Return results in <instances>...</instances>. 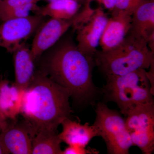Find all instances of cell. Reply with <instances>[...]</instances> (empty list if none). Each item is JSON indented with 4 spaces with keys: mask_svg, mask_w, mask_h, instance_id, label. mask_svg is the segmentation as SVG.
<instances>
[{
    "mask_svg": "<svg viewBox=\"0 0 154 154\" xmlns=\"http://www.w3.org/2000/svg\"><path fill=\"white\" fill-rule=\"evenodd\" d=\"M90 1L92 2L93 1H96V2H98L99 3H100V1H101V0H90Z\"/></svg>",
    "mask_w": 154,
    "mask_h": 154,
    "instance_id": "cell-26",
    "label": "cell"
},
{
    "mask_svg": "<svg viewBox=\"0 0 154 154\" xmlns=\"http://www.w3.org/2000/svg\"><path fill=\"white\" fill-rule=\"evenodd\" d=\"M40 1H41V0H40ZM45 1H48V2H52V1H54V0H45Z\"/></svg>",
    "mask_w": 154,
    "mask_h": 154,
    "instance_id": "cell-27",
    "label": "cell"
},
{
    "mask_svg": "<svg viewBox=\"0 0 154 154\" xmlns=\"http://www.w3.org/2000/svg\"><path fill=\"white\" fill-rule=\"evenodd\" d=\"M129 33L146 42L154 33V0H144L135 9L131 15Z\"/></svg>",
    "mask_w": 154,
    "mask_h": 154,
    "instance_id": "cell-14",
    "label": "cell"
},
{
    "mask_svg": "<svg viewBox=\"0 0 154 154\" xmlns=\"http://www.w3.org/2000/svg\"><path fill=\"white\" fill-rule=\"evenodd\" d=\"M144 0H129L132 13L135 9Z\"/></svg>",
    "mask_w": 154,
    "mask_h": 154,
    "instance_id": "cell-22",
    "label": "cell"
},
{
    "mask_svg": "<svg viewBox=\"0 0 154 154\" xmlns=\"http://www.w3.org/2000/svg\"><path fill=\"white\" fill-rule=\"evenodd\" d=\"M8 124L7 119L4 118L0 113V132L5 128Z\"/></svg>",
    "mask_w": 154,
    "mask_h": 154,
    "instance_id": "cell-23",
    "label": "cell"
},
{
    "mask_svg": "<svg viewBox=\"0 0 154 154\" xmlns=\"http://www.w3.org/2000/svg\"><path fill=\"white\" fill-rule=\"evenodd\" d=\"M70 97L67 89L40 70L24 91L20 113L36 133L42 129L57 131L62 122L70 118Z\"/></svg>",
    "mask_w": 154,
    "mask_h": 154,
    "instance_id": "cell-2",
    "label": "cell"
},
{
    "mask_svg": "<svg viewBox=\"0 0 154 154\" xmlns=\"http://www.w3.org/2000/svg\"><path fill=\"white\" fill-rule=\"evenodd\" d=\"M78 2H79L80 3H81L82 5H84L85 3L86 2L88 1V0H76Z\"/></svg>",
    "mask_w": 154,
    "mask_h": 154,
    "instance_id": "cell-24",
    "label": "cell"
},
{
    "mask_svg": "<svg viewBox=\"0 0 154 154\" xmlns=\"http://www.w3.org/2000/svg\"><path fill=\"white\" fill-rule=\"evenodd\" d=\"M15 82L14 84L25 91L30 85L34 74V61L30 49L24 43L13 52Z\"/></svg>",
    "mask_w": 154,
    "mask_h": 154,
    "instance_id": "cell-13",
    "label": "cell"
},
{
    "mask_svg": "<svg viewBox=\"0 0 154 154\" xmlns=\"http://www.w3.org/2000/svg\"><path fill=\"white\" fill-rule=\"evenodd\" d=\"M24 93L15 84L0 81V113L5 119L14 120L21 113Z\"/></svg>",
    "mask_w": 154,
    "mask_h": 154,
    "instance_id": "cell-15",
    "label": "cell"
},
{
    "mask_svg": "<svg viewBox=\"0 0 154 154\" xmlns=\"http://www.w3.org/2000/svg\"><path fill=\"white\" fill-rule=\"evenodd\" d=\"M117 0H101L99 4L103 5L105 8L111 12L114 8Z\"/></svg>",
    "mask_w": 154,
    "mask_h": 154,
    "instance_id": "cell-21",
    "label": "cell"
},
{
    "mask_svg": "<svg viewBox=\"0 0 154 154\" xmlns=\"http://www.w3.org/2000/svg\"><path fill=\"white\" fill-rule=\"evenodd\" d=\"M73 25V19L64 20L50 18L43 21L35 32L31 48L34 61L57 42Z\"/></svg>",
    "mask_w": 154,
    "mask_h": 154,
    "instance_id": "cell-9",
    "label": "cell"
},
{
    "mask_svg": "<svg viewBox=\"0 0 154 154\" xmlns=\"http://www.w3.org/2000/svg\"><path fill=\"white\" fill-rule=\"evenodd\" d=\"M131 22V14L128 12H111L99 41L101 50H109L119 44L129 33Z\"/></svg>",
    "mask_w": 154,
    "mask_h": 154,
    "instance_id": "cell-11",
    "label": "cell"
},
{
    "mask_svg": "<svg viewBox=\"0 0 154 154\" xmlns=\"http://www.w3.org/2000/svg\"><path fill=\"white\" fill-rule=\"evenodd\" d=\"M40 7L37 3H30L17 8L0 12V20L2 22L11 19L24 18L30 16V12L36 13Z\"/></svg>",
    "mask_w": 154,
    "mask_h": 154,
    "instance_id": "cell-18",
    "label": "cell"
},
{
    "mask_svg": "<svg viewBox=\"0 0 154 154\" xmlns=\"http://www.w3.org/2000/svg\"><path fill=\"white\" fill-rule=\"evenodd\" d=\"M125 125L133 145L143 153L151 154L154 150V103L137 105L125 116Z\"/></svg>",
    "mask_w": 154,
    "mask_h": 154,
    "instance_id": "cell-6",
    "label": "cell"
},
{
    "mask_svg": "<svg viewBox=\"0 0 154 154\" xmlns=\"http://www.w3.org/2000/svg\"><path fill=\"white\" fill-rule=\"evenodd\" d=\"M76 0H54L40 7L36 14L64 20H70L79 11L82 6Z\"/></svg>",
    "mask_w": 154,
    "mask_h": 154,
    "instance_id": "cell-16",
    "label": "cell"
},
{
    "mask_svg": "<svg viewBox=\"0 0 154 154\" xmlns=\"http://www.w3.org/2000/svg\"><path fill=\"white\" fill-rule=\"evenodd\" d=\"M43 18L36 14L2 22L0 24V47L13 53L22 42L35 33Z\"/></svg>",
    "mask_w": 154,
    "mask_h": 154,
    "instance_id": "cell-7",
    "label": "cell"
},
{
    "mask_svg": "<svg viewBox=\"0 0 154 154\" xmlns=\"http://www.w3.org/2000/svg\"><path fill=\"white\" fill-rule=\"evenodd\" d=\"M0 154H4V151H3L1 143H0Z\"/></svg>",
    "mask_w": 154,
    "mask_h": 154,
    "instance_id": "cell-25",
    "label": "cell"
},
{
    "mask_svg": "<svg viewBox=\"0 0 154 154\" xmlns=\"http://www.w3.org/2000/svg\"><path fill=\"white\" fill-rule=\"evenodd\" d=\"M40 0H4L0 2V12L30 4L37 3Z\"/></svg>",
    "mask_w": 154,
    "mask_h": 154,
    "instance_id": "cell-19",
    "label": "cell"
},
{
    "mask_svg": "<svg viewBox=\"0 0 154 154\" xmlns=\"http://www.w3.org/2000/svg\"><path fill=\"white\" fill-rule=\"evenodd\" d=\"M96 66L105 75H122L149 69L154 62V53L143 38L128 33L117 46L109 50H98L94 55Z\"/></svg>",
    "mask_w": 154,
    "mask_h": 154,
    "instance_id": "cell-3",
    "label": "cell"
},
{
    "mask_svg": "<svg viewBox=\"0 0 154 154\" xmlns=\"http://www.w3.org/2000/svg\"><path fill=\"white\" fill-rule=\"evenodd\" d=\"M4 1V0H0V2H1V1Z\"/></svg>",
    "mask_w": 154,
    "mask_h": 154,
    "instance_id": "cell-28",
    "label": "cell"
},
{
    "mask_svg": "<svg viewBox=\"0 0 154 154\" xmlns=\"http://www.w3.org/2000/svg\"><path fill=\"white\" fill-rule=\"evenodd\" d=\"M105 78L102 93L107 102H115L124 116L137 105L154 102V94L146 69Z\"/></svg>",
    "mask_w": 154,
    "mask_h": 154,
    "instance_id": "cell-4",
    "label": "cell"
},
{
    "mask_svg": "<svg viewBox=\"0 0 154 154\" xmlns=\"http://www.w3.org/2000/svg\"><path fill=\"white\" fill-rule=\"evenodd\" d=\"M61 143L57 131L47 129L39 130L33 138L32 154H62Z\"/></svg>",
    "mask_w": 154,
    "mask_h": 154,
    "instance_id": "cell-17",
    "label": "cell"
},
{
    "mask_svg": "<svg viewBox=\"0 0 154 154\" xmlns=\"http://www.w3.org/2000/svg\"><path fill=\"white\" fill-rule=\"evenodd\" d=\"M108 18L103 8L99 6L85 24L75 30L77 47L82 52L94 57Z\"/></svg>",
    "mask_w": 154,
    "mask_h": 154,
    "instance_id": "cell-8",
    "label": "cell"
},
{
    "mask_svg": "<svg viewBox=\"0 0 154 154\" xmlns=\"http://www.w3.org/2000/svg\"><path fill=\"white\" fill-rule=\"evenodd\" d=\"M45 52L40 57V70L67 89L77 103L91 104L99 92L93 80L94 57L82 52L69 37L60 39Z\"/></svg>",
    "mask_w": 154,
    "mask_h": 154,
    "instance_id": "cell-1",
    "label": "cell"
},
{
    "mask_svg": "<svg viewBox=\"0 0 154 154\" xmlns=\"http://www.w3.org/2000/svg\"><path fill=\"white\" fill-rule=\"evenodd\" d=\"M61 125L62 131L59 134V136L62 142L65 143L69 146L86 147L92 139L99 137L95 126L93 125H90L88 122L82 124L68 118L64 119Z\"/></svg>",
    "mask_w": 154,
    "mask_h": 154,
    "instance_id": "cell-12",
    "label": "cell"
},
{
    "mask_svg": "<svg viewBox=\"0 0 154 154\" xmlns=\"http://www.w3.org/2000/svg\"><path fill=\"white\" fill-rule=\"evenodd\" d=\"M34 130L25 121L23 123H8L1 131L0 143L4 154H32Z\"/></svg>",
    "mask_w": 154,
    "mask_h": 154,
    "instance_id": "cell-10",
    "label": "cell"
},
{
    "mask_svg": "<svg viewBox=\"0 0 154 154\" xmlns=\"http://www.w3.org/2000/svg\"><path fill=\"white\" fill-rule=\"evenodd\" d=\"M99 152L94 149H86V147L78 146H69L62 154H97Z\"/></svg>",
    "mask_w": 154,
    "mask_h": 154,
    "instance_id": "cell-20",
    "label": "cell"
},
{
    "mask_svg": "<svg viewBox=\"0 0 154 154\" xmlns=\"http://www.w3.org/2000/svg\"><path fill=\"white\" fill-rule=\"evenodd\" d=\"M96 116L93 125L106 144L107 153L128 154L133 145L125 125V119L119 112L99 102L96 105Z\"/></svg>",
    "mask_w": 154,
    "mask_h": 154,
    "instance_id": "cell-5",
    "label": "cell"
}]
</instances>
